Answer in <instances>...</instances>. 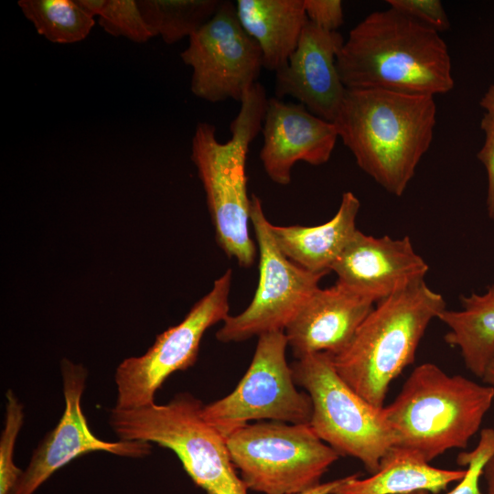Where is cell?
Returning a JSON list of instances; mask_svg holds the SVG:
<instances>
[{
    "mask_svg": "<svg viewBox=\"0 0 494 494\" xmlns=\"http://www.w3.org/2000/svg\"><path fill=\"white\" fill-rule=\"evenodd\" d=\"M337 67L347 89L434 97L454 87L439 32L392 7L370 13L349 31Z\"/></svg>",
    "mask_w": 494,
    "mask_h": 494,
    "instance_id": "cell-1",
    "label": "cell"
},
{
    "mask_svg": "<svg viewBox=\"0 0 494 494\" xmlns=\"http://www.w3.org/2000/svg\"><path fill=\"white\" fill-rule=\"evenodd\" d=\"M435 122L433 96L347 89L333 124L360 169L400 197L432 144Z\"/></svg>",
    "mask_w": 494,
    "mask_h": 494,
    "instance_id": "cell-2",
    "label": "cell"
},
{
    "mask_svg": "<svg viewBox=\"0 0 494 494\" xmlns=\"http://www.w3.org/2000/svg\"><path fill=\"white\" fill-rule=\"evenodd\" d=\"M267 102L264 87L256 82L231 122L229 141L220 142L216 127L206 122L198 123L191 141L190 158L206 194L216 242L242 268L251 267L257 255L249 230L246 162L250 145L262 131Z\"/></svg>",
    "mask_w": 494,
    "mask_h": 494,
    "instance_id": "cell-3",
    "label": "cell"
},
{
    "mask_svg": "<svg viewBox=\"0 0 494 494\" xmlns=\"http://www.w3.org/2000/svg\"><path fill=\"white\" fill-rule=\"evenodd\" d=\"M445 309L443 296L424 281L376 303L349 345L330 354L335 370L358 394L382 408L392 381L414 361L427 327Z\"/></svg>",
    "mask_w": 494,
    "mask_h": 494,
    "instance_id": "cell-4",
    "label": "cell"
},
{
    "mask_svg": "<svg viewBox=\"0 0 494 494\" xmlns=\"http://www.w3.org/2000/svg\"><path fill=\"white\" fill-rule=\"evenodd\" d=\"M493 400L494 387L462 375H448L426 362L413 369L383 410L394 432L395 446L429 463L449 449L466 448Z\"/></svg>",
    "mask_w": 494,
    "mask_h": 494,
    "instance_id": "cell-5",
    "label": "cell"
},
{
    "mask_svg": "<svg viewBox=\"0 0 494 494\" xmlns=\"http://www.w3.org/2000/svg\"><path fill=\"white\" fill-rule=\"evenodd\" d=\"M203 405L189 393H178L166 404L113 407L109 424L119 440L144 441L172 450L206 494H248L226 438L203 418Z\"/></svg>",
    "mask_w": 494,
    "mask_h": 494,
    "instance_id": "cell-6",
    "label": "cell"
},
{
    "mask_svg": "<svg viewBox=\"0 0 494 494\" xmlns=\"http://www.w3.org/2000/svg\"><path fill=\"white\" fill-rule=\"evenodd\" d=\"M291 368L295 384L311 399L309 424L317 435L339 456L357 458L368 472L375 473L396 445L383 407L372 405L345 382L328 352L305 356Z\"/></svg>",
    "mask_w": 494,
    "mask_h": 494,
    "instance_id": "cell-7",
    "label": "cell"
},
{
    "mask_svg": "<svg viewBox=\"0 0 494 494\" xmlns=\"http://www.w3.org/2000/svg\"><path fill=\"white\" fill-rule=\"evenodd\" d=\"M226 442L248 490L263 494L309 490L339 457L309 424L258 421L237 429Z\"/></svg>",
    "mask_w": 494,
    "mask_h": 494,
    "instance_id": "cell-8",
    "label": "cell"
},
{
    "mask_svg": "<svg viewBox=\"0 0 494 494\" xmlns=\"http://www.w3.org/2000/svg\"><path fill=\"white\" fill-rule=\"evenodd\" d=\"M285 331L258 337L251 364L227 396L203 405V418L225 438L250 421L309 424L312 402L297 391L285 357Z\"/></svg>",
    "mask_w": 494,
    "mask_h": 494,
    "instance_id": "cell-9",
    "label": "cell"
},
{
    "mask_svg": "<svg viewBox=\"0 0 494 494\" xmlns=\"http://www.w3.org/2000/svg\"><path fill=\"white\" fill-rule=\"evenodd\" d=\"M231 282L232 270L228 269L179 324L156 336L144 355L126 358L118 365L114 373L115 408L154 403L156 392L171 374L196 363L204 333L229 316Z\"/></svg>",
    "mask_w": 494,
    "mask_h": 494,
    "instance_id": "cell-10",
    "label": "cell"
},
{
    "mask_svg": "<svg viewBox=\"0 0 494 494\" xmlns=\"http://www.w3.org/2000/svg\"><path fill=\"white\" fill-rule=\"evenodd\" d=\"M251 223L259 248V280L255 294L242 313L228 316L216 338L241 342L272 331H285L325 274L308 272L290 261L278 248L263 203L251 196Z\"/></svg>",
    "mask_w": 494,
    "mask_h": 494,
    "instance_id": "cell-11",
    "label": "cell"
},
{
    "mask_svg": "<svg viewBox=\"0 0 494 494\" xmlns=\"http://www.w3.org/2000/svg\"><path fill=\"white\" fill-rule=\"evenodd\" d=\"M180 58L192 69V93L209 102H241L263 68L259 45L244 30L230 1H220L211 18L188 38Z\"/></svg>",
    "mask_w": 494,
    "mask_h": 494,
    "instance_id": "cell-12",
    "label": "cell"
},
{
    "mask_svg": "<svg viewBox=\"0 0 494 494\" xmlns=\"http://www.w3.org/2000/svg\"><path fill=\"white\" fill-rule=\"evenodd\" d=\"M65 401L63 414L56 427L34 450L13 494L35 492L59 469L73 459L96 451L119 456L142 458L151 454L152 444L144 441H104L88 426L81 401L88 371L81 364L63 359L60 363Z\"/></svg>",
    "mask_w": 494,
    "mask_h": 494,
    "instance_id": "cell-13",
    "label": "cell"
},
{
    "mask_svg": "<svg viewBox=\"0 0 494 494\" xmlns=\"http://www.w3.org/2000/svg\"><path fill=\"white\" fill-rule=\"evenodd\" d=\"M428 269L408 236L377 238L358 230L331 271L338 283L376 304L424 281Z\"/></svg>",
    "mask_w": 494,
    "mask_h": 494,
    "instance_id": "cell-14",
    "label": "cell"
},
{
    "mask_svg": "<svg viewBox=\"0 0 494 494\" xmlns=\"http://www.w3.org/2000/svg\"><path fill=\"white\" fill-rule=\"evenodd\" d=\"M262 133L260 160L269 178L279 185L291 182L296 162L327 163L338 138L332 122L309 112L301 103L268 99Z\"/></svg>",
    "mask_w": 494,
    "mask_h": 494,
    "instance_id": "cell-15",
    "label": "cell"
},
{
    "mask_svg": "<svg viewBox=\"0 0 494 494\" xmlns=\"http://www.w3.org/2000/svg\"><path fill=\"white\" fill-rule=\"evenodd\" d=\"M344 41L339 32L307 21L286 65L275 72V97L291 96L313 114L333 123L347 91L337 67Z\"/></svg>",
    "mask_w": 494,
    "mask_h": 494,
    "instance_id": "cell-16",
    "label": "cell"
},
{
    "mask_svg": "<svg viewBox=\"0 0 494 494\" xmlns=\"http://www.w3.org/2000/svg\"><path fill=\"white\" fill-rule=\"evenodd\" d=\"M370 299L338 283L317 288L287 325L285 333L296 360L342 351L374 307Z\"/></svg>",
    "mask_w": 494,
    "mask_h": 494,
    "instance_id": "cell-17",
    "label": "cell"
},
{
    "mask_svg": "<svg viewBox=\"0 0 494 494\" xmlns=\"http://www.w3.org/2000/svg\"><path fill=\"white\" fill-rule=\"evenodd\" d=\"M360 202L351 191L342 194L337 213L317 226H277L271 232L280 251L301 268L328 274L358 231L356 220Z\"/></svg>",
    "mask_w": 494,
    "mask_h": 494,
    "instance_id": "cell-18",
    "label": "cell"
},
{
    "mask_svg": "<svg viewBox=\"0 0 494 494\" xmlns=\"http://www.w3.org/2000/svg\"><path fill=\"white\" fill-rule=\"evenodd\" d=\"M235 6L241 25L260 47L263 67L274 72L284 68L308 21L304 0H238Z\"/></svg>",
    "mask_w": 494,
    "mask_h": 494,
    "instance_id": "cell-19",
    "label": "cell"
},
{
    "mask_svg": "<svg viewBox=\"0 0 494 494\" xmlns=\"http://www.w3.org/2000/svg\"><path fill=\"white\" fill-rule=\"evenodd\" d=\"M467 469H444L431 466L419 455L394 446L381 458L378 470L365 478L358 474L344 478L333 494H438L452 482L460 481Z\"/></svg>",
    "mask_w": 494,
    "mask_h": 494,
    "instance_id": "cell-20",
    "label": "cell"
},
{
    "mask_svg": "<svg viewBox=\"0 0 494 494\" xmlns=\"http://www.w3.org/2000/svg\"><path fill=\"white\" fill-rule=\"evenodd\" d=\"M461 310H447L438 319L449 328L446 342L460 349L466 367L482 378L494 352V286L483 295L460 297Z\"/></svg>",
    "mask_w": 494,
    "mask_h": 494,
    "instance_id": "cell-21",
    "label": "cell"
},
{
    "mask_svg": "<svg viewBox=\"0 0 494 494\" xmlns=\"http://www.w3.org/2000/svg\"><path fill=\"white\" fill-rule=\"evenodd\" d=\"M17 5L38 33L53 43L80 42L95 25V17L77 0H19Z\"/></svg>",
    "mask_w": 494,
    "mask_h": 494,
    "instance_id": "cell-22",
    "label": "cell"
},
{
    "mask_svg": "<svg viewBox=\"0 0 494 494\" xmlns=\"http://www.w3.org/2000/svg\"><path fill=\"white\" fill-rule=\"evenodd\" d=\"M141 14L166 44L190 37L217 11L218 0H138Z\"/></svg>",
    "mask_w": 494,
    "mask_h": 494,
    "instance_id": "cell-23",
    "label": "cell"
},
{
    "mask_svg": "<svg viewBox=\"0 0 494 494\" xmlns=\"http://www.w3.org/2000/svg\"><path fill=\"white\" fill-rule=\"evenodd\" d=\"M99 25L113 37H124L134 42L144 43L156 37L147 25L134 0H77Z\"/></svg>",
    "mask_w": 494,
    "mask_h": 494,
    "instance_id": "cell-24",
    "label": "cell"
},
{
    "mask_svg": "<svg viewBox=\"0 0 494 494\" xmlns=\"http://www.w3.org/2000/svg\"><path fill=\"white\" fill-rule=\"evenodd\" d=\"M25 419L24 407L13 390L5 392L4 427L0 437V494H13L23 473L14 462V449Z\"/></svg>",
    "mask_w": 494,
    "mask_h": 494,
    "instance_id": "cell-25",
    "label": "cell"
},
{
    "mask_svg": "<svg viewBox=\"0 0 494 494\" xmlns=\"http://www.w3.org/2000/svg\"><path fill=\"white\" fill-rule=\"evenodd\" d=\"M494 455V427L484 428L477 446L457 456L456 462L467 466V472L457 485L446 494H482L479 489V478L487 462ZM415 494H430L428 491H418Z\"/></svg>",
    "mask_w": 494,
    "mask_h": 494,
    "instance_id": "cell-26",
    "label": "cell"
},
{
    "mask_svg": "<svg viewBox=\"0 0 494 494\" xmlns=\"http://www.w3.org/2000/svg\"><path fill=\"white\" fill-rule=\"evenodd\" d=\"M392 7L437 32L449 28V19L439 0H387Z\"/></svg>",
    "mask_w": 494,
    "mask_h": 494,
    "instance_id": "cell-27",
    "label": "cell"
},
{
    "mask_svg": "<svg viewBox=\"0 0 494 494\" xmlns=\"http://www.w3.org/2000/svg\"><path fill=\"white\" fill-rule=\"evenodd\" d=\"M307 19L316 27L337 31L344 22L342 2L339 0H304Z\"/></svg>",
    "mask_w": 494,
    "mask_h": 494,
    "instance_id": "cell-28",
    "label": "cell"
},
{
    "mask_svg": "<svg viewBox=\"0 0 494 494\" xmlns=\"http://www.w3.org/2000/svg\"><path fill=\"white\" fill-rule=\"evenodd\" d=\"M480 125L485 132L486 139L484 145L478 153V158L487 170V209L489 217L494 220V117L486 113L481 120Z\"/></svg>",
    "mask_w": 494,
    "mask_h": 494,
    "instance_id": "cell-29",
    "label": "cell"
},
{
    "mask_svg": "<svg viewBox=\"0 0 494 494\" xmlns=\"http://www.w3.org/2000/svg\"><path fill=\"white\" fill-rule=\"evenodd\" d=\"M344 478L321 483L318 486L298 494H333L334 490L343 482Z\"/></svg>",
    "mask_w": 494,
    "mask_h": 494,
    "instance_id": "cell-30",
    "label": "cell"
},
{
    "mask_svg": "<svg viewBox=\"0 0 494 494\" xmlns=\"http://www.w3.org/2000/svg\"><path fill=\"white\" fill-rule=\"evenodd\" d=\"M482 475L487 483L486 494H494V455L485 465Z\"/></svg>",
    "mask_w": 494,
    "mask_h": 494,
    "instance_id": "cell-31",
    "label": "cell"
},
{
    "mask_svg": "<svg viewBox=\"0 0 494 494\" xmlns=\"http://www.w3.org/2000/svg\"><path fill=\"white\" fill-rule=\"evenodd\" d=\"M480 106L487 111V113L494 117V84H492L480 101Z\"/></svg>",
    "mask_w": 494,
    "mask_h": 494,
    "instance_id": "cell-32",
    "label": "cell"
},
{
    "mask_svg": "<svg viewBox=\"0 0 494 494\" xmlns=\"http://www.w3.org/2000/svg\"><path fill=\"white\" fill-rule=\"evenodd\" d=\"M481 379L484 383L494 387V352L486 366Z\"/></svg>",
    "mask_w": 494,
    "mask_h": 494,
    "instance_id": "cell-33",
    "label": "cell"
},
{
    "mask_svg": "<svg viewBox=\"0 0 494 494\" xmlns=\"http://www.w3.org/2000/svg\"><path fill=\"white\" fill-rule=\"evenodd\" d=\"M412 494H415V493H412Z\"/></svg>",
    "mask_w": 494,
    "mask_h": 494,
    "instance_id": "cell-34",
    "label": "cell"
}]
</instances>
